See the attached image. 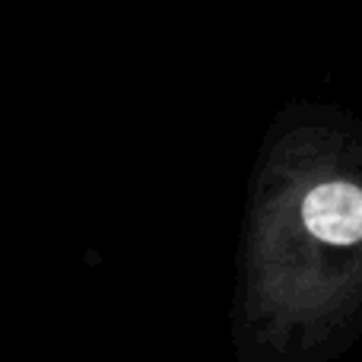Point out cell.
Wrapping results in <instances>:
<instances>
[{
  "label": "cell",
  "instance_id": "1",
  "mask_svg": "<svg viewBox=\"0 0 362 362\" xmlns=\"http://www.w3.org/2000/svg\"><path fill=\"white\" fill-rule=\"evenodd\" d=\"M302 223L318 242L353 248L362 238V191L353 181H321L302 200Z\"/></svg>",
  "mask_w": 362,
  "mask_h": 362
}]
</instances>
